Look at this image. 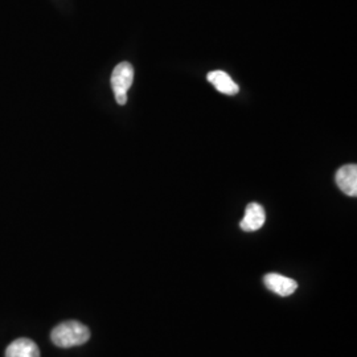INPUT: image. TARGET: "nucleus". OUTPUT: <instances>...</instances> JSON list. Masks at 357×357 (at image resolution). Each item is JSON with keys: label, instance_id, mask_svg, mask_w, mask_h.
Instances as JSON below:
<instances>
[{"label": "nucleus", "instance_id": "obj_1", "mask_svg": "<svg viewBox=\"0 0 357 357\" xmlns=\"http://www.w3.org/2000/svg\"><path fill=\"white\" fill-rule=\"evenodd\" d=\"M53 344L60 348H72L85 344L90 339V330L82 323L69 320L60 323L51 333Z\"/></svg>", "mask_w": 357, "mask_h": 357}, {"label": "nucleus", "instance_id": "obj_2", "mask_svg": "<svg viewBox=\"0 0 357 357\" xmlns=\"http://www.w3.org/2000/svg\"><path fill=\"white\" fill-rule=\"evenodd\" d=\"M134 81V68L128 63L116 65L112 75V88L114 91L115 101L123 106L128 102V90Z\"/></svg>", "mask_w": 357, "mask_h": 357}, {"label": "nucleus", "instance_id": "obj_3", "mask_svg": "<svg viewBox=\"0 0 357 357\" xmlns=\"http://www.w3.org/2000/svg\"><path fill=\"white\" fill-rule=\"evenodd\" d=\"M336 184L339 190L344 192L347 196L355 197L357 195V166L356 165H345L340 167L336 172Z\"/></svg>", "mask_w": 357, "mask_h": 357}, {"label": "nucleus", "instance_id": "obj_4", "mask_svg": "<svg viewBox=\"0 0 357 357\" xmlns=\"http://www.w3.org/2000/svg\"><path fill=\"white\" fill-rule=\"evenodd\" d=\"M265 286L268 287L270 291L278 294L281 296H289L291 294L295 293V290L298 289V283L287 278L284 275H281L278 273H268L264 278Z\"/></svg>", "mask_w": 357, "mask_h": 357}, {"label": "nucleus", "instance_id": "obj_5", "mask_svg": "<svg viewBox=\"0 0 357 357\" xmlns=\"http://www.w3.org/2000/svg\"><path fill=\"white\" fill-rule=\"evenodd\" d=\"M265 221H266V213L262 205L250 203L245 209V216L240 222V227L243 231H255L264 227Z\"/></svg>", "mask_w": 357, "mask_h": 357}, {"label": "nucleus", "instance_id": "obj_6", "mask_svg": "<svg viewBox=\"0 0 357 357\" xmlns=\"http://www.w3.org/2000/svg\"><path fill=\"white\" fill-rule=\"evenodd\" d=\"M6 357H40V349L31 339L20 337L7 347Z\"/></svg>", "mask_w": 357, "mask_h": 357}, {"label": "nucleus", "instance_id": "obj_7", "mask_svg": "<svg viewBox=\"0 0 357 357\" xmlns=\"http://www.w3.org/2000/svg\"><path fill=\"white\" fill-rule=\"evenodd\" d=\"M206 79L216 88L217 91L227 94V96H234L238 93V85L231 79V77L224 72V70H213L209 72Z\"/></svg>", "mask_w": 357, "mask_h": 357}]
</instances>
